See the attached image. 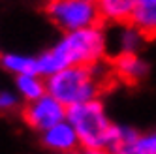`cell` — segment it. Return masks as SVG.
Instances as JSON below:
<instances>
[{"label": "cell", "instance_id": "11", "mask_svg": "<svg viewBox=\"0 0 156 154\" xmlns=\"http://www.w3.org/2000/svg\"><path fill=\"white\" fill-rule=\"evenodd\" d=\"M137 135H139L137 131L128 128V126H113V131H111V137H109V145L105 150L109 154H130Z\"/></svg>", "mask_w": 156, "mask_h": 154}, {"label": "cell", "instance_id": "14", "mask_svg": "<svg viewBox=\"0 0 156 154\" xmlns=\"http://www.w3.org/2000/svg\"><path fill=\"white\" fill-rule=\"evenodd\" d=\"M130 154H156V130L139 134Z\"/></svg>", "mask_w": 156, "mask_h": 154}, {"label": "cell", "instance_id": "2", "mask_svg": "<svg viewBox=\"0 0 156 154\" xmlns=\"http://www.w3.org/2000/svg\"><path fill=\"white\" fill-rule=\"evenodd\" d=\"M107 77L109 72L100 60L90 66H70L66 70H60L58 73L47 77L45 86L47 94L57 98L62 105L73 107L96 100Z\"/></svg>", "mask_w": 156, "mask_h": 154}, {"label": "cell", "instance_id": "15", "mask_svg": "<svg viewBox=\"0 0 156 154\" xmlns=\"http://www.w3.org/2000/svg\"><path fill=\"white\" fill-rule=\"evenodd\" d=\"M21 103L19 94L12 92V90H0V113H9L15 111Z\"/></svg>", "mask_w": 156, "mask_h": 154}, {"label": "cell", "instance_id": "7", "mask_svg": "<svg viewBox=\"0 0 156 154\" xmlns=\"http://www.w3.org/2000/svg\"><path fill=\"white\" fill-rule=\"evenodd\" d=\"M100 17L111 23L132 21L136 12V0H96Z\"/></svg>", "mask_w": 156, "mask_h": 154}, {"label": "cell", "instance_id": "3", "mask_svg": "<svg viewBox=\"0 0 156 154\" xmlns=\"http://www.w3.org/2000/svg\"><path fill=\"white\" fill-rule=\"evenodd\" d=\"M68 122L79 137V145L85 150H105L113 126L104 109V103L92 100L68 107Z\"/></svg>", "mask_w": 156, "mask_h": 154}, {"label": "cell", "instance_id": "16", "mask_svg": "<svg viewBox=\"0 0 156 154\" xmlns=\"http://www.w3.org/2000/svg\"><path fill=\"white\" fill-rule=\"evenodd\" d=\"M70 154H90L88 150H79V149H75L73 152H70Z\"/></svg>", "mask_w": 156, "mask_h": 154}, {"label": "cell", "instance_id": "6", "mask_svg": "<svg viewBox=\"0 0 156 154\" xmlns=\"http://www.w3.org/2000/svg\"><path fill=\"white\" fill-rule=\"evenodd\" d=\"M41 143L43 147L49 149L51 152L57 154H70L79 147V137H77V131L73 130V126L64 120L60 124H55L53 128L41 131Z\"/></svg>", "mask_w": 156, "mask_h": 154}, {"label": "cell", "instance_id": "10", "mask_svg": "<svg viewBox=\"0 0 156 154\" xmlns=\"http://www.w3.org/2000/svg\"><path fill=\"white\" fill-rule=\"evenodd\" d=\"M132 23L141 32H147V34L156 32V0H136Z\"/></svg>", "mask_w": 156, "mask_h": 154}, {"label": "cell", "instance_id": "8", "mask_svg": "<svg viewBox=\"0 0 156 154\" xmlns=\"http://www.w3.org/2000/svg\"><path fill=\"white\" fill-rule=\"evenodd\" d=\"M0 66L6 72L13 73L15 77L32 75V73H38V57H28V54H19V53H4L0 57Z\"/></svg>", "mask_w": 156, "mask_h": 154}, {"label": "cell", "instance_id": "9", "mask_svg": "<svg viewBox=\"0 0 156 154\" xmlns=\"http://www.w3.org/2000/svg\"><path fill=\"white\" fill-rule=\"evenodd\" d=\"M15 92L19 94L21 100H25V103L34 102L38 98H41L43 94H47L45 79L38 73L19 75V77H15Z\"/></svg>", "mask_w": 156, "mask_h": 154}, {"label": "cell", "instance_id": "5", "mask_svg": "<svg viewBox=\"0 0 156 154\" xmlns=\"http://www.w3.org/2000/svg\"><path fill=\"white\" fill-rule=\"evenodd\" d=\"M21 117L28 128L41 134V131L53 128L55 124L64 122L68 118V107L62 105L51 94H43L38 100L25 103L21 109Z\"/></svg>", "mask_w": 156, "mask_h": 154}, {"label": "cell", "instance_id": "4", "mask_svg": "<svg viewBox=\"0 0 156 154\" xmlns=\"http://www.w3.org/2000/svg\"><path fill=\"white\" fill-rule=\"evenodd\" d=\"M45 13L64 34L98 26L100 21L96 0H45Z\"/></svg>", "mask_w": 156, "mask_h": 154}, {"label": "cell", "instance_id": "12", "mask_svg": "<svg viewBox=\"0 0 156 154\" xmlns=\"http://www.w3.org/2000/svg\"><path fill=\"white\" fill-rule=\"evenodd\" d=\"M117 73L126 81H139L147 73V64H145L137 54H120L115 64Z\"/></svg>", "mask_w": 156, "mask_h": 154}, {"label": "cell", "instance_id": "1", "mask_svg": "<svg viewBox=\"0 0 156 154\" xmlns=\"http://www.w3.org/2000/svg\"><path fill=\"white\" fill-rule=\"evenodd\" d=\"M107 49L105 32L100 26L73 30L66 34L38 57V73L47 77L70 66H90L102 60Z\"/></svg>", "mask_w": 156, "mask_h": 154}, {"label": "cell", "instance_id": "13", "mask_svg": "<svg viewBox=\"0 0 156 154\" xmlns=\"http://www.w3.org/2000/svg\"><path fill=\"white\" fill-rule=\"evenodd\" d=\"M143 32L137 26H122L115 32V47L120 54H136V51L141 47Z\"/></svg>", "mask_w": 156, "mask_h": 154}, {"label": "cell", "instance_id": "17", "mask_svg": "<svg viewBox=\"0 0 156 154\" xmlns=\"http://www.w3.org/2000/svg\"><path fill=\"white\" fill-rule=\"evenodd\" d=\"M88 152H90V154H109L107 150H88Z\"/></svg>", "mask_w": 156, "mask_h": 154}]
</instances>
